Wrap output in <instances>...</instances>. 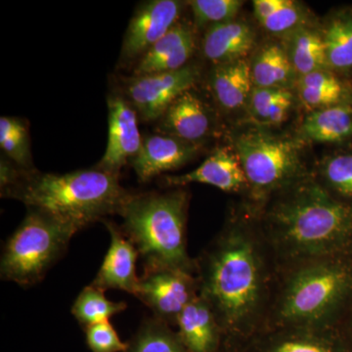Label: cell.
Here are the masks:
<instances>
[{
  "mask_svg": "<svg viewBox=\"0 0 352 352\" xmlns=\"http://www.w3.org/2000/svg\"><path fill=\"white\" fill-rule=\"evenodd\" d=\"M263 233L231 219L196 263L199 295L217 317L223 338L238 347L263 331L270 272Z\"/></svg>",
  "mask_w": 352,
  "mask_h": 352,
  "instance_id": "obj_1",
  "label": "cell"
},
{
  "mask_svg": "<svg viewBox=\"0 0 352 352\" xmlns=\"http://www.w3.org/2000/svg\"><path fill=\"white\" fill-rule=\"evenodd\" d=\"M267 247L285 263L352 254V203L307 177L274 197L263 217Z\"/></svg>",
  "mask_w": 352,
  "mask_h": 352,
  "instance_id": "obj_2",
  "label": "cell"
},
{
  "mask_svg": "<svg viewBox=\"0 0 352 352\" xmlns=\"http://www.w3.org/2000/svg\"><path fill=\"white\" fill-rule=\"evenodd\" d=\"M119 176L100 170L55 175L24 171L2 195L75 226L78 231L108 215L120 214L129 197Z\"/></svg>",
  "mask_w": 352,
  "mask_h": 352,
  "instance_id": "obj_3",
  "label": "cell"
},
{
  "mask_svg": "<svg viewBox=\"0 0 352 352\" xmlns=\"http://www.w3.org/2000/svg\"><path fill=\"white\" fill-rule=\"evenodd\" d=\"M351 300L352 254L293 264L264 329L336 327Z\"/></svg>",
  "mask_w": 352,
  "mask_h": 352,
  "instance_id": "obj_4",
  "label": "cell"
},
{
  "mask_svg": "<svg viewBox=\"0 0 352 352\" xmlns=\"http://www.w3.org/2000/svg\"><path fill=\"white\" fill-rule=\"evenodd\" d=\"M188 204V192L183 188L129 197L120 214L124 219L120 230L135 245L144 270L196 272V263L187 252Z\"/></svg>",
  "mask_w": 352,
  "mask_h": 352,
  "instance_id": "obj_5",
  "label": "cell"
},
{
  "mask_svg": "<svg viewBox=\"0 0 352 352\" xmlns=\"http://www.w3.org/2000/svg\"><path fill=\"white\" fill-rule=\"evenodd\" d=\"M78 229L67 222L28 208L19 227L7 241L0 261V274L6 281L30 287L43 279L63 256Z\"/></svg>",
  "mask_w": 352,
  "mask_h": 352,
  "instance_id": "obj_6",
  "label": "cell"
},
{
  "mask_svg": "<svg viewBox=\"0 0 352 352\" xmlns=\"http://www.w3.org/2000/svg\"><path fill=\"white\" fill-rule=\"evenodd\" d=\"M233 148L254 201L267 200L309 177L296 139L250 129L236 136Z\"/></svg>",
  "mask_w": 352,
  "mask_h": 352,
  "instance_id": "obj_7",
  "label": "cell"
},
{
  "mask_svg": "<svg viewBox=\"0 0 352 352\" xmlns=\"http://www.w3.org/2000/svg\"><path fill=\"white\" fill-rule=\"evenodd\" d=\"M200 71L187 65L177 71L134 76L126 85V100L143 120H156L198 82Z\"/></svg>",
  "mask_w": 352,
  "mask_h": 352,
  "instance_id": "obj_8",
  "label": "cell"
},
{
  "mask_svg": "<svg viewBox=\"0 0 352 352\" xmlns=\"http://www.w3.org/2000/svg\"><path fill=\"white\" fill-rule=\"evenodd\" d=\"M198 295V279L193 274L170 268L144 270L135 294L154 317L170 326L176 325L183 309Z\"/></svg>",
  "mask_w": 352,
  "mask_h": 352,
  "instance_id": "obj_9",
  "label": "cell"
},
{
  "mask_svg": "<svg viewBox=\"0 0 352 352\" xmlns=\"http://www.w3.org/2000/svg\"><path fill=\"white\" fill-rule=\"evenodd\" d=\"M240 346L242 352H352L336 327L264 329Z\"/></svg>",
  "mask_w": 352,
  "mask_h": 352,
  "instance_id": "obj_10",
  "label": "cell"
},
{
  "mask_svg": "<svg viewBox=\"0 0 352 352\" xmlns=\"http://www.w3.org/2000/svg\"><path fill=\"white\" fill-rule=\"evenodd\" d=\"M182 4L176 0H152L139 7L124 36L122 58L142 57L177 23Z\"/></svg>",
  "mask_w": 352,
  "mask_h": 352,
  "instance_id": "obj_11",
  "label": "cell"
},
{
  "mask_svg": "<svg viewBox=\"0 0 352 352\" xmlns=\"http://www.w3.org/2000/svg\"><path fill=\"white\" fill-rule=\"evenodd\" d=\"M138 117L126 98L109 97L107 148L97 168L120 175L122 166L138 154L143 136L139 131Z\"/></svg>",
  "mask_w": 352,
  "mask_h": 352,
  "instance_id": "obj_12",
  "label": "cell"
},
{
  "mask_svg": "<svg viewBox=\"0 0 352 352\" xmlns=\"http://www.w3.org/2000/svg\"><path fill=\"white\" fill-rule=\"evenodd\" d=\"M199 151L200 145L166 134H151L143 138L138 154L131 160L132 168L139 182H148L188 164Z\"/></svg>",
  "mask_w": 352,
  "mask_h": 352,
  "instance_id": "obj_13",
  "label": "cell"
},
{
  "mask_svg": "<svg viewBox=\"0 0 352 352\" xmlns=\"http://www.w3.org/2000/svg\"><path fill=\"white\" fill-rule=\"evenodd\" d=\"M192 183L210 185L229 193L248 189L245 171L233 147L219 148L194 170L164 177V185L168 187L182 188Z\"/></svg>",
  "mask_w": 352,
  "mask_h": 352,
  "instance_id": "obj_14",
  "label": "cell"
},
{
  "mask_svg": "<svg viewBox=\"0 0 352 352\" xmlns=\"http://www.w3.org/2000/svg\"><path fill=\"white\" fill-rule=\"evenodd\" d=\"M111 235L107 254L94 281V286L103 291L120 289L135 296L139 277L136 274V259L139 254L135 245L110 221L104 220Z\"/></svg>",
  "mask_w": 352,
  "mask_h": 352,
  "instance_id": "obj_15",
  "label": "cell"
},
{
  "mask_svg": "<svg viewBox=\"0 0 352 352\" xmlns=\"http://www.w3.org/2000/svg\"><path fill=\"white\" fill-rule=\"evenodd\" d=\"M212 120L206 104L192 89L180 95L160 119L162 134L201 145L210 135Z\"/></svg>",
  "mask_w": 352,
  "mask_h": 352,
  "instance_id": "obj_16",
  "label": "cell"
},
{
  "mask_svg": "<svg viewBox=\"0 0 352 352\" xmlns=\"http://www.w3.org/2000/svg\"><path fill=\"white\" fill-rule=\"evenodd\" d=\"M195 50V36L190 25L176 23L139 60L134 75L177 71L187 66Z\"/></svg>",
  "mask_w": 352,
  "mask_h": 352,
  "instance_id": "obj_17",
  "label": "cell"
},
{
  "mask_svg": "<svg viewBox=\"0 0 352 352\" xmlns=\"http://www.w3.org/2000/svg\"><path fill=\"white\" fill-rule=\"evenodd\" d=\"M176 326L190 352H219L224 340L214 311L200 295L183 309Z\"/></svg>",
  "mask_w": 352,
  "mask_h": 352,
  "instance_id": "obj_18",
  "label": "cell"
},
{
  "mask_svg": "<svg viewBox=\"0 0 352 352\" xmlns=\"http://www.w3.org/2000/svg\"><path fill=\"white\" fill-rule=\"evenodd\" d=\"M256 32L245 21L210 25L203 39L204 56L214 65L245 59L254 48Z\"/></svg>",
  "mask_w": 352,
  "mask_h": 352,
  "instance_id": "obj_19",
  "label": "cell"
},
{
  "mask_svg": "<svg viewBox=\"0 0 352 352\" xmlns=\"http://www.w3.org/2000/svg\"><path fill=\"white\" fill-rule=\"evenodd\" d=\"M298 98L310 112L333 106L352 105V80L335 72H314L298 76Z\"/></svg>",
  "mask_w": 352,
  "mask_h": 352,
  "instance_id": "obj_20",
  "label": "cell"
},
{
  "mask_svg": "<svg viewBox=\"0 0 352 352\" xmlns=\"http://www.w3.org/2000/svg\"><path fill=\"white\" fill-rule=\"evenodd\" d=\"M210 87L215 100L224 110L244 107L254 88L251 63L243 59L214 65L210 76Z\"/></svg>",
  "mask_w": 352,
  "mask_h": 352,
  "instance_id": "obj_21",
  "label": "cell"
},
{
  "mask_svg": "<svg viewBox=\"0 0 352 352\" xmlns=\"http://www.w3.org/2000/svg\"><path fill=\"white\" fill-rule=\"evenodd\" d=\"M303 138L314 142L344 144L352 140V105L333 106L310 112L303 120Z\"/></svg>",
  "mask_w": 352,
  "mask_h": 352,
  "instance_id": "obj_22",
  "label": "cell"
},
{
  "mask_svg": "<svg viewBox=\"0 0 352 352\" xmlns=\"http://www.w3.org/2000/svg\"><path fill=\"white\" fill-rule=\"evenodd\" d=\"M329 68L340 76H352V6L338 9L322 30Z\"/></svg>",
  "mask_w": 352,
  "mask_h": 352,
  "instance_id": "obj_23",
  "label": "cell"
},
{
  "mask_svg": "<svg viewBox=\"0 0 352 352\" xmlns=\"http://www.w3.org/2000/svg\"><path fill=\"white\" fill-rule=\"evenodd\" d=\"M288 43L287 50L298 78L330 69L323 32L303 25L289 34Z\"/></svg>",
  "mask_w": 352,
  "mask_h": 352,
  "instance_id": "obj_24",
  "label": "cell"
},
{
  "mask_svg": "<svg viewBox=\"0 0 352 352\" xmlns=\"http://www.w3.org/2000/svg\"><path fill=\"white\" fill-rule=\"evenodd\" d=\"M251 72L254 87L261 88H288L296 75L287 47L275 43L259 50L251 63Z\"/></svg>",
  "mask_w": 352,
  "mask_h": 352,
  "instance_id": "obj_25",
  "label": "cell"
},
{
  "mask_svg": "<svg viewBox=\"0 0 352 352\" xmlns=\"http://www.w3.org/2000/svg\"><path fill=\"white\" fill-rule=\"evenodd\" d=\"M252 7L259 25L270 34L289 36L308 25L307 10L293 0H256Z\"/></svg>",
  "mask_w": 352,
  "mask_h": 352,
  "instance_id": "obj_26",
  "label": "cell"
},
{
  "mask_svg": "<svg viewBox=\"0 0 352 352\" xmlns=\"http://www.w3.org/2000/svg\"><path fill=\"white\" fill-rule=\"evenodd\" d=\"M293 101L289 88L254 87L248 108L252 120L259 126H279L288 118Z\"/></svg>",
  "mask_w": 352,
  "mask_h": 352,
  "instance_id": "obj_27",
  "label": "cell"
},
{
  "mask_svg": "<svg viewBox=\"0 0 352 352\" xmlns=\"http://www.w3.org/2000/svg\"><path fill=\"white\" fill-rule=\"evenodd\" d=\"M104 294L105 291L90 284L76 298L72 314L83 327L109 321L113 315L126 310V302H113L108 300Z\"/></svg>",
  "mask_w": 352,
  "mask_h": 352,
  "instance_id": "obj_28",
  "label": "cell"
},
{
  "mask_svg": "<svg viewBox=\"0 0 352 352\" xmlns=\"http://www.w3.org/2000/svg\"><path fill=\"white\" fill-rule=\"evenodd\" d=\"M124 352H190L178 333L156 317L146 319Z\"/></svg>",
  "mask_w": 352,
  "mask_h": 352,
  "instance_id": "obj_29",
  "label": "cell"
},
{
  "mask_svg": "<svg viewBox=\"0 0 352 352\" xmlns=\"http://www.w3.org/2000/svg\"><path fill=\"white\" fill-rule=\"evenodd\" d=\"M322 184L342 200L352 203V150L324 157L320 164Z\"/></svg>",
  "mask_w": 352,
  "mask_h": 352,
  "instance_id": "obj_30",
  "label": "cell"
},
{
  "mask_svg": "<svg viewBox=\"0 0 352 352\" xmlns=\"http://www.w3.org/2000/svg\"><path fill=\"white\" fill-rule=\"evenodd\" d=\"M0 147L18 168L30 171L32 166L29 131L25 122L17 118L0 119Z\"/></svg>",
  "mask_w": 352,
  "mask_h": 352,
  "instance_id": "obj_31",
  "label": "cell"
},
{
  "mask_svg": "<svg viewBox=\"0 0 352 352\" xmlns=\"http://www.w3.org/2000/svg\"><path fill=\"white\" fill-rule=\"evenodd\" d=\"M188 3L197 27L203 28L235 20L244 2L239 0H193Z\"/></svg>",
  "mask_w": 352,
  "mask_h": 352,
  "instance_id": "obj_32",
  "label": "cell"
},
{
  "mask_svg": "<svg viewBox=\"0 0 352 352\" xmlns=\"http://www.w3.org/2000/svg\"><path fill=\"white\" fill-rule=\"evenodd\" d=\"M85 331L88 346L94 352H124L129 346L109 321L89 326Z\"/></svg>",
  "mask_w": 352,
  "mask_h": 352,
  "instance_id": "obj_33",
  "label": "cell"
},
{
  "mask_svg": "<svg viewBox=\"0 0 352 352\" xmlns=\"http://www.w3.org/2000/svg\"><path fill=\"white\" fill-rule=\"evenodd\" d=\"M351 333H352V321H351Z\"/></svg>",
  "mask_w": 352,
  "mask_h": 352,
  "instance_id": "obj_34",
  "label": "cell"
}]
</instances>
